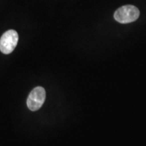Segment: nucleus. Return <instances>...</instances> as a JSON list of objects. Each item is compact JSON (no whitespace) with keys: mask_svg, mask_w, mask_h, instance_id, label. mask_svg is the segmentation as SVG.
Returning <instances> with one entry per match:
<instances>
[{"mask_svg":"<svg viewBox=\"0 0 146 146\" xmlns=\"http://www.w3.org/2000/svg\"><path fill=\"white\" fill-rule=\"evenodd\" d=\"M140 12L137 7L133 5H126L120 7L115 12L114 17L121 24L131 23L138 19Z\"/></svg>","mask_w":146,"mask_h":146,"instance_id":"obj_1","label":"nucleus"},{"mask_svg":"<svg viewBox=\"0 0 146 146\" xmlns=\"http://www.w3.org/2000/svg\"><path fill=\"white\" fill-rule=\"evenodd\" d=\"M46 98V92L42 87H36L30 93L27 104L31 111H36L41 108Z\"/></svg>","mask_w":146,"mask_h":146,"instance_id":"obj_2","label":"nucleus"},{"mask_svg":"<svg viewBox=\"0 0 146 146\" xmlns=\"http://www.w3.org/2000/svg\"><path fill=\"white\" fill-rule=\"evenodd\" d=\"M18 41V35L14 30L5 32L0 39V50L4 54L12 53L16 48Z\"/></svg>","mask_w":146,"mask_h":146,"instance_id":"obj_3","label":"nucleus"}]
</instances>
